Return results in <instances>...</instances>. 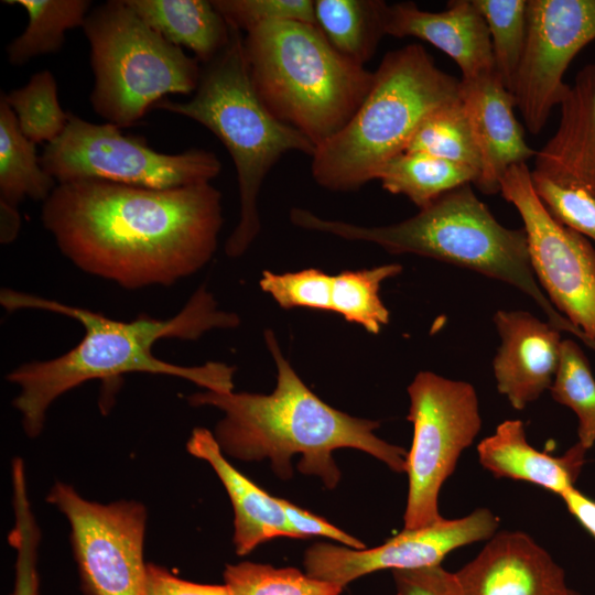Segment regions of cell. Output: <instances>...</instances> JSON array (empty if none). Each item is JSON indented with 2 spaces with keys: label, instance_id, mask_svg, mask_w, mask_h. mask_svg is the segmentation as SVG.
Returning a JSON list of instances; mask_svg holds the SVG:
<instances>
[{
  "label": "cell",
  "instance_id": "obj_2",
  "mask_svg": "<svg viewBox=\"0 0 595 595\" xmlns=\"http://www.w3.org/2000/svg\"><path fill=\"white\" fill-rule=\"evenodd\" d=\"M0 304L7 312L39 310L61 314L77 321L84 329L80 342L65 354L22 364L7 375V380L19 388L13 407L30 437L42 432L46 412L58 397L89 380L105 381L144 372L177 377L216 392L234 389L231 366L217 361L180 366L158 358L152 351L154 344L164 338L196 340L212 329L239 325L238 315L220 310L204 285L170 318L141 314L132 321H118L8 288L1 289Z\"/></svg>",
  "mask_w": 595,
  "mask_h": 595
},
{
  "label": "cell",
  "instance_id": "obj_30",
  "mask_svg": "<svg viewBox=\"0 0 595 595\" xmlns=\"http://www.w3.org/2000/svg\"><path fill=\"white\" fill-rule=\"evenodd\" d=\"M21 132L32 142L51 143L64 131L69 112L61 107L57 84L50 71L35 73L22 87L2 94Z\"/></svg>",
  "mask_w": 595,
  "mask_h": 595
},
{
  "label": "cell",
  "instance_id": "obj_23",
  "mask_svg": "<svg viewBox=\"0 0 595 595\" xmlns=\"http://www.w3.org/2000/svg\"><path fill=\"white\" fill-rule=\"evenodd\" d=\"M316 25L343 56L364 66L385 31L388 4L381 0H315Z\"/></svg>",
  "mask_w": 595,
  "mask_h": 595
},
{
  "label": "cell",
  "instance_id": "obj_14",
  "mask_svg": "<svg viewBox=\"0 0 595 595\" xmlns=\"http://www.w3.org/2000/svg\"><path fill=\"white\" fill-rule=\"evenodd\" d=\"M499 527V518L478 508L457 519H441L432 524L403 529L385 543L361 550L316 543L304 554L305 573L343 588L350 582L381 570H418L441 565L453 550L488 540Z\"/></svg>",
  "mask_w": 595,
  "mask_h": 595
},
{
  "label": "cell",
  "instance_id": "obj_1",
  "mask_svg": "<svg viewBox=\"0 0 595 595\" xmlns=\"http://www.w3.org/2000/svg\"><path fill=\"white\" fill-rule=\"evenodd\" d=\"M41 219L79 270L127 290L170 286L214 256L221 194L209 183L151 188L79 180L57 184Z\"/></svg>",
  "mask_w": 595,
  "mask_h": 595
},
{
  "label": "cell",
  "instance_id": "obj_12",
  "mask_svg": "<svg viewBox=\"0 0 595 595\" xmlns=\"http://www.w3.org/2000/svg\"><path fill=\"white\" fill-rule=\"evenodd\" d=\"M46 500L69 522L74 556L89 595H145L147 510L142 504L90 501L61 482Z\"/></svg>",
  "mask_w": 595,
  "mask_h": 595
},
{
  "label": "cell",
  "instance_id": "obj_10",
  "mask_svg": "<svg viewBox=\"0 0 595 595\" xmlns=\"http://www.w3.org/2000/svg\"><path fill=\"white\" fill-rule=\"evenodd\" d=\"M413 439L407 456L409 489L403 528L416 529L443 517L439 496L464 450L482 428L475 388L432 371H420L408 387Z\"/></svg>",
  "mask_w": 595,
  "mask_h": 595
},
{
  "label": "cell",
  "instance_id": "obj_11",
  "mask_svg": "<svg viewBox=\"0 0 595 595\" xmlns=\"http://www.w3.org/2000/svg\"><path fill=\"white\" fill-rule=\"evenodd\" d=\"M504 198L520 214L531 266L551 304L580 329L595 350V248L558 223L533 190L527 163L510 166L500 181Z\"/></svg>",
  "mask_w": 595,
  "mask_h": 595
},
{
  "label": "cell",
  "instance_id": "obj_37",
  "mask_svg": "<svg viewBox=\"0 0 595 595\" xmlns=\"http://www.w3.org/2000/svg\"><path fill=\"white\" fill-rule=\"evenodd\" d=\"M279 501L294 539H307L320 536L355 550L367 548L359 539L346 533L324 518L292 504L290 500L279 498Z\"/></svg>",
  "mask_w": 595,
  "mask_h": 595
},
{
  "label": "cell",
  "instance_id": "obj_20",
  "mask_svg": "<svg viewBox=\"0 0 595 595\" xmlns=\"http://www.w3.org/2000/svg\"><path fill=\"white\" fill-rule=\"evenodd\" d=\"M187 452L206 461L223 483L234 509V545L246 555L275 538H293L279 497L271 496L236 469L225 457L213 432L196 428L186 443Z\"/></svg>",
  "mask_w": 595,
  "mask_h": 595
},
{
  "label": "cell",
  "instance_id": "obj_19",
  "mask_svg": "<svg viewBox=\"0 0 595 595\" xmlns=\"http://www.w3.org/2000/svg\"><path fill=\"white\" fill-rule=\"evenodd\" d=\"M555 133L534 155V170L595 197V64L585 65L559 105Z\"/></svg>",
  "mask_w": 595,
  "mask_h": 595
},
{
  "label": "cell",
  "instance_id": "obj_40",
  "mask_svg": "<svg viewBox=\"0 0 595 595\" xmlns=\"http://www.w3.org/2000/svg\"><path fill=\"white\" fill-rule=\"evenodd\" d=\"M570 513L595 539V500L588 498L575 487L560 496Z\"/></svg>",
  "mask_w": 595,
  "mask_h": 595
},
{
  "label": "cell",
  "instance_id": "obj_13",
  "mask_svg": "<svg viewBox=\"0 0 595 595\" xmlns=\"http://www.w3.org/2000/svg\"><path fill=\"white\" fill-rule=\"evenodd\" d=\"M595 41V0H528L527 42L512 95L526 128L538 134L570 85V63Z\"/></svg>",
  "mask_w": 595,
  "mask_h": 595
},
{
  "label": "cell",
  "instance_id": "obj_8",
  "mask_svg": "<svg viewBox=\"0 0 595 595\" xmlns=\"http://www.w3.org/2000/svg\"><path fill=\"white\" fill-rule=\"evenodd\" d=\"M83 30L95 77L90 104L108 123L130 127L164 96L196 90L199 61L153 30L125 0L96 7Z\"/></svg>",
  "mask_w": 595,
  "mask_h": 595
},
{
  "label": "cell",
  "instance_id": "obj_18",
  "mask_svg": "<svg viewBox=\"0 0 595 595\" xmlns=\"http://www.w3.org/2000/svg\"><path fill=\"white\" fill-rule=\"evenodd\" d=\"M385 31L431 43L454 60L462 79L495 72L489 30L473 0L448 1L441 12L421 10L414 2L388 4Z\"/></svg>",
  "mask_w": 595,
  "mask_h": 595
},
{
  "label": "cell",
  "instance_id": "obj_7",
  "mask_svg": "<svg viewBox=\"0 0 595 595\" xmlns=\"http://www.w3.org/2000/svg\"><path fill=\"white\" fill-rule=\"evenodd\" d=\"M155 107L201 123L228 150L237 172L240 214L225 252L240 257L261 229L257 202L268 173L285 153L312 156L315 145L262 102L250 77L242 33L232 28L228 45L202 69L191 99L164 98Z\"/></svg>",
  "mask_w": 595,
  "mask_h": 595
},
{
  "label": "cell",
  "instance_id": "obj_32",
  "mask_svg": "<svg viewBox=\"0 0 595 595\" xmlns=\"http://www.w3.org/2000/svg\"><path fill=\"white\" fill-rule=\"evenodd\" d=\"M224 580L231 595H340L344 589L294 567L255 562L227 564Z\"/></svg>",
  "mask_w": 595,
  "mask_h": 595
},
{
  "label": "cell",
  "instance_id": "obj_22",
  "mask_svg": "<svg viewBox=\"0 0 595 595\" xmlns=\"http://www.w3.org/2000/svg\"><path fill=\"white\" fill-rule=\"evenodd\" d=\"M153 30L205 64L228 45L231 26L206 0H125Z\"/></svg>",
  "mask_w": 595,
  "mask_h": 595
},
{
  "label": "cell",
  "instance_id": "obj_9",
  "mask_svg": "<svg viewBox=\"0 0 595 595\" xmlns=\"http://www.w3.org/2000/svg\"><path fill=\"white\" fill-rule=\"evenodd\" d=\"M40 162L57 184L99 180L151 188L209 183L221 170L214 152L162 153L142 137L123 134L115 125L91 123L71 112L64 131L46 144Z\"/></svg>",
  "mask_w": 595,
  "mask_h": 595
},
{
  "label": "cell",
  "instance_id": "obj_39",
  "mask_svg": "<svg viewBox=\"0 0 595 595\" xmlns=\"http://www.w3.org/2000/svg\"><path fill=\"white\" fill-rule=\"evenodd\" d=\"M145 595H231L226 584L212 585L185 581L165 567L147 563Z\"/></svg>",
  "mask_w": 595,
  "mask_h": 595
},
{
  "label": "cell",
  "instance_id": "obj_4",
  "mask_svg": "<svg viewBox=\"0 0 595 595\" xmlns=\"http://www.w3.org/2000/svg\"><path fill=\"white\" fill-rule=\"evenodd\" d=\"M290 220L302 229L372 242L393 255L433 258L511 284L537 303L550 324L594 349L591 340L556 311L542 291L531 266L524 229L502 226L475 195L470 183L443 194L397 224L361 226L321 218L299 207L290 210Z\"/></svg>",
  "mask_w": 595,
  "mask_h": 595
},
{
  "label": "cell",
  "instance_id": "obj_17",
  "mask_svg": "<svg viewBox=\"0 0 595 595\" xmlns=\"http://www.w3.org/2000/svg\"><path fill=\"white\" fill-rule=\"evenodd\" d=\"M459 95L480 155V173L474 185L485 194H495L507 170L526 163L537 152L526 142L515 116V96L495 72L461 78Z\"/></svg>",
  "mask_w": 595,
  "mask_h": 595
},
{
  "label": "cell",
  "instance_id": "obj_25",
  "mask_svg": "<svg viewBox=\"0 0 595 595\" xmlns=\"http://www.w3.org/2000/svg\"><path fill=\"white\" fill-rule=\"evenodd\" d=\"M478 173L469 166L433 155L402 152L377 175L383 190L408 197L420 209L464 184H475Z\"/></svg>",
  "mask_w": 595,
  "mask_h": 595
},
{
  "label": "cell",
  "instance_id": "obj_33",
  "mask_svg": "<svg viewBox=\"0 0 595 595\" xmlns=\"http://www.w3.org/2000/svg\"><path fill=\"white\" fill-rule=\"evenodd\" d=\"M12 505L14 526L8 537L17 551L12 595H39L36 554L41 532L31 508L24 479L13 482Z\"/></svg>",
  "mask_w": 595,
  "mask_h": 595
},
{
  "label": "cell",
  "instance_id": "obj_16",
  "mask_svg": "<svg viewBox=\"0 0 595 595\" xmlns=\"http://www.w3.org/2000/svg\"><path fill=\"white\" fill-rule=\"evenodd\" d=\"M500 346L493 360L497 389L517 410L550 389L561 357V331L526 311L499 310Z\"/></svg>",
  "mask_w": 595,
  "mask_h": 595
},
{
  "label": "cell",
  "instance_id": "obj_27",
  "mask_svg": "<svg viewBox=\"0 0 595 595\" xmlns=\"http://www.w3.org/2000/svg\"><path fill=\"white\" fill-rule=\"evenodd\" d=\"M404 152L441 158L480 173V155L459 98L432 111L419 126Z\"/></svg>",
  "mask_w": 595,
  "mask_h": 595
},
{
  "label": "cell",
  "instance_id": "obj_5",
  "mask_svg": "<svg viewBox=\"0 0 595 595\" xmlns=\"http://www.w3.org/2000/svg\"><path fill=\"white\" fill-rule=\"evenodd\" d=\"M461 79L440 69L420 44L388 52L348 123L315 148L313 180L332 192L359 190L405 151L421 122L459 98Z\"/></svg>",
  "mask_w": 595,
  "mask_h": 595
},
{
  "label": "cell",
  "instance_id": "obj_42",
  "mask_svg": "<svg viewBox=\"0 0 595 595\" xmlns=\"http://www.w3.org/2000/svg\"><path fill=\"white\" fill-rule=\"evenodd\" d=\"M569 595H582V594H580L578 592H576V591H574V589L571 588Z\"/></svg>",
  "mask_w": 595,
  "mask_h": 595
},
{
  "label": "cell",
  "instance_id": "obj_28",
  "mask_svg": "<svg viewBox=\"0 0 595 595\" xmlns=\"http://www.w3.org/2000/svg\"><path fill=\"white\" fill-rule=\"evenodd\" d=\"M401 271L400 264L390 263L371 269L345 270L333 275L332 312L369 333L378 334L390 317L379 295L381 283Z\"/></svg>",
  "mask_w": 595,
  "mask_h": 595
},
{
  "label": "cell",
  "instance_id": "obj_15",
  "mask_svg": "<svg viewBox=\"0 0 595 595\" xmlns=\"http://www.w3.org/2000/svg\"><path fill=\"white\" fill-rule=\"evenodd\" d=\"M454 576L461 595H569L563 569L522 531L496 532Z\"/></svg>",
  "mask_w": 595,
  "mask_h": 595
},
{
  "label": "cell",
  "instance_id": "obj_41",
  "mask_svg": "<svg viewBox=\"0 0 595 595\" xmlns=\"http://www.w3.org/2000/svg\"><path fill=\"white\" fill-rule=\"evenodd\" d=\"M21 215L18 208L0 204V242L11 244L19 235Z\"/></svg>",
  "mask_w": 595,
  "mask_h": 595
},
{
  "label": "cell",
  "instance_id": "obj_31",
  "mask_svg": "<svg viewBox=\"0 0 595 595\" xmlns=\"http://www.w3.org/2000/svg\"><path fill=\"white\" fill-rule=\"evenodd\" d=\"M549 390L553 400L575 412L578 443L587 451L592 448L595 443V378L586 355L575 340H562L560 364Z\"/></svg>",
  "mask_w": 595,
  "mask_h": 595
},
{
  "label": "cell",
  "instance_id": "obj_35",
  "mask_svg": "<svg viewBox=\"0 0 595 595\" xmlns=\"http://www.w3.org/2000/svg\"><path fill=\"white\" fill-rule=\"evenodd\" d=\"M531 180L534 193L558 223L595 242V197L592 194L533 171Z\"/></svg>",
  "mask_w": 595,
  "mask_h": 595
},
{
  "label": "cell",
  "instance_id": "obj_29",
  "mask_svg": "<svg viewBox=\"0 0 595 595\" xmlns=\"http://www.w3.org/2000/svg\"><path fill=\"white\" fill-rule=\"evenodd\" d=\"M485 19L497 77L512 94L527 42L528 0H473Z\"/></svg>",
  "mask_w": 595,
  "mask_h": 595
},
{
  "label": "cell",
  "instance_id": "obj_3",
  "mask_svg": "<svg viewBox=\"0 0 595 595\" xmlns=\"http://www.w3.org/2000/svg\"><path fill=\"white\" fill-rule=\"evenodd\" d=\"M275 363L277 386L270 394L205 390L186 397L193 407L209 405L224 412L213 433L224 454L251 462L268 458L281 478L292 476L291 461L299 454V470L318 476L327 488L340 480L333 452L355 448L370 454L397 473H405L408 451L378 437L380 423L342 412L320 399L283 356L274 333L264 332Z\"/></svg>",
  "mask_w": 595,
  "mask_h": 595
},
{
  "label": "cell",
  "instance_id": "obj_34",
  "mask_svg": "<svg viewBox=\"0 0 595 595\" xmlns=\"http://www.w3.org/2000/svg\"><path fill=\"white\" fill-rule=\"evenodd\" d=\"M259 285L285 310L305 307L332 312L333 275L320 269L280 274L266 270Z\"/></svg>",
  "mask_w": 595,
  "mask_h": 595
},
{
  "label": "cell",
  "instance_id": "obj_26",
  "mask_svg": "<svg viewBox=\"0 0 595 595\" xmlns=\"http://www.w3.org/2000/svg\"><path fill=\"white\" fill-rule=\"evenodd\" d=\"M28 13V25L7 47L8 60L19 66L30 60L57 52L66 31L84 25L90 12L89 0H7Z\"/></svg>",
  "mask_w": 595,
  "mask_h": 595
},
{
  "label": "cell",
  "instance_id": "obj_38",
  "mask_svg": "<svg viewBox=\"0 0 595 595\" xmlns=\"http://www.w3.org/2000/svg\"><path fill=\"white\" fill-rule=\"evenodd\" d=\"M398 595H461L453 572L441 565L392 571Z\"/></svg>",
  "mask_w": 595,
  "mask_h": 595
},
{
  "label": "cell",
  "instance_id": "obj_21",
  "mask_svg": "<svg viewBox=\"0 0 595 595\" xmlns=\"http://www.w3.org/2000/svg\"><path fill=\"white\" fill-rule=\"evenodd\" d=\"M587 450L578 442L552 456L529 444L521 420H506L477 445L479 463L496 477L523 480L561 496L574 487Z\"/></svg>",
  "mask_w": 595,
  "mask_h": 595
},
{
  "label": "cell",
  "instance_id": "obj_24",
  "mask_svg": "<svg viewBox=\"0 0 595 595\" xmlns=\"http://www.w3.org/2000/svg\"><path fill=\"white\" fill-rule=\"evenodd\" d=\"M57 182L41 165L35 143L20 130L17 117L0 98V204L19 208L25 198L45 201Z\"/></svg>",
  "mask_w": 595,
  "mask_h": 595
},
{
  "label": "cell",
  "instance_id": "obj_6",
  "mask_svg": "<svg viewBox=\"0 0 595 595\" xmlns=\"http://www.w3.org/2000/svg\"><path fill=\"white\" fill-rule=\"evenodd\" d=\"M244 50L262 102L315 148L348 123L372 86L374 73L338 53L316 24L258 25Z\"/></svg>",
  "mask_w": 595,
  "mask_h": 595
},
{
  "label": "cell",
  "instance_id": "obj_36",
  "mask_svg": "<svg viewBox=\"0 0 595 595\" xmlns=\"http://www.w3.org/2000/svg\"><path fill=\"white\" fill-rule=\"evenodd\" d=\"M215 8L227 23L239 32L247 33L258 25L298 21L316 24L312 0H214Z\"/></svg>",
  "mask_w": 595,
  "mask_h": 595
}]
</instances>
